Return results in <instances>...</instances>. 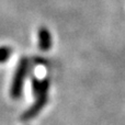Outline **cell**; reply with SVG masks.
Here are the masks:
<instances>
[{"instance_id": "5b68a950", "label": "cell", "mask_w": 125, "mask_h": 125, "mask_svg": "<svg viewBox=\"0 0 125 125\" xmlns=\"http://www.w3.org/2000/svg\"><path fill=\"white\" fill-rule=\"evenodd\" d=\"M32 90L35 97H37L40 94V91H41V81H39V79L35 77L32 78Z\"/></svg>"}, {"instance_id": "7a4b0ae2", "label": "cell", "mask_w": 125, "mask_h": 125, "mask_svg": "<svg viewBox=\"0 0 125 125\" xmlns=\"http://www.w3.org/2000/svg\"><path fill=\"white\" fill-rule=\"evenodd\" d=\"M29 69V61L28 58H22L19 62V65L17 67L15 73L13 76V80L10 88V95L13 100H17L20 98L22 93V87H23L24 78L26 76Z\"/></svg>"}, {"instance_id": "6da1fadb", "label": "cell", "mask_w": 125, "mask_h": 125, "mask_svg": "<svg viewBox=\"0 0 125 125\" xmlns=\"http://www.w3.org/2000/svg\"><path fill=\"white\" fill-rule=\"evenodd\" d=\"M48 88H50V81L48 79H43L41 81V91L40 94L37 95V99L35 100V102L30 106V109L23 112V114L21 115V121H30V120L34 119L35 116H37L40 112L42 111V109L45 106V104L47 103V92Z\"/></svg>"}, {"instance_id": "3957f363", "label": "cell", "mask_w": 125, "mask_h": 125, "mask_svg": "<svg viewBox=\"0 0 125 125\" xmlns=\"http://www.w3.org/2000/svg\"><path fill=\"white\" fill-rule=\"evenodd\" d=\"M37 35H39V48L43 52H47L52 47V36L50 31L45 26H42L40 28Z\"/></svg>"}, {"instance_id": "277c9868", "label": "cell", "mask_w": 125, "mask_h": 125, "mask_svg": "<svg viewBox=\"0 0 125 125\" xmlns=\"http://www.w3.org/2000/svg\"><path fill=\"white\" fill-rule=\"evenodd\" d=\"M12 48L9 46H1L0 47V64H3L8 61L12 55Z\"/></svg>"}]
</instances>
